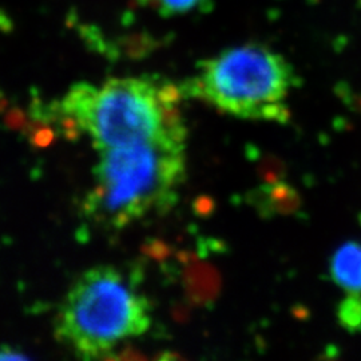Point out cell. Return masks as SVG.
Segmentation results:
<instances>
[{
	"label": "cell",
	"instance_id": "1",
	"mask_svg": "<svg viewBox=\"0 0 361 361\" xmlns=\"http://www.w3.org/2000/svg\"><path fill=\"white\" fill-rule=\"evenodd\" d=\"M180 87L164 79L111 78L101 86L73 85L56 104V116L99 152L135 143H186Z\"/></svg>",
	"mask_w": 361,
	"mask_h": 361
},
{
	"label": "cell",
	"instance_id": "2",
	"mask_svg": "<svg viewBox=\"0 0 361 361\" xmlns=\"http://www.w3.org/2000/svg\"><path fill=\"white\" fill-rule=\"evenodd\" d=\"M186 143L149 142L98 152L92 188L83 209L113 229L166 212L186 177Z\"/></svg>",
	"mask_w": 361,
	"mask_h": 361
},
{
	"label": "cell",
	"instance_id": "3",
	"mask_svg": "<svg viewBox=\"0 0 361 361\" xmlns=\"http://www.w3.org/2000/svg\"><path fill=\"white\" fill-rule=\"evenodd\" d=\"M152 310L134 276L98 265L82 273L67 292L55 317V337L82 359H104L149 331Z\"/></svg>",
	"mask_w": 361,
	"mask_h": 361
},
{
	"label": "cell",
	"instance_id": "4",
	"mask_svg": "<svg viewBox=\"0 0 361 361\" xmlns=\"http://www.w3.org/2000/svg\"><path fill=\"white\" fill-rule=\"evenodd\" d=\"M295 83L293 67L283 55L245 44L198 63L195 75L180 90L238 119L285 123L290 116L286 99Z\"/></svg>",
	"mask_w": 361,
	"mask_h": 361
},
{
	"label": "cell",
	"instance_id": "5",
	"mask_svg": "<svg viewBox=\"0 0 361 361\" xmlns=\"http://www.w3.org/2000/svg\"><path fill=\"white\" fill-rule=\"evenodd\" d=\"M329 274L344 298L361 302V241L338 246L331 258Z\"/></svg>",
	"mask_w": 361,
	"mask_h": 361
},
{
	"label": "cell",
	"instance_id": "6",
	"mask_svg": "<svg viewBox=\"0 0 361 361\" xmlns=\"http://www.w3.org/2000/svg\"><path fill=\"white\" fill-rule=\"evenodd\" d=\"M205 0H138L140 4L152 7L162 18H173L192 13Z\"/></svg>",
	"mask_w": 361,
	"mask_h": 361
},
{
	"label": "cell",
	"instance_id": "7",
	"mask_svg": "<svg viewBox=\"0 0 361 361\" xmlns=\"http://www.w3.org/2000/svg\"><path fill=\"white\" fill-rule=\"evenodd\" d=\"M6 359H26V355L23 353H18L13 349H6V350H0V360H6Z\"/></svg>",
	"mask_w": 361,
	"mask_h": 361
}]
</instances>
